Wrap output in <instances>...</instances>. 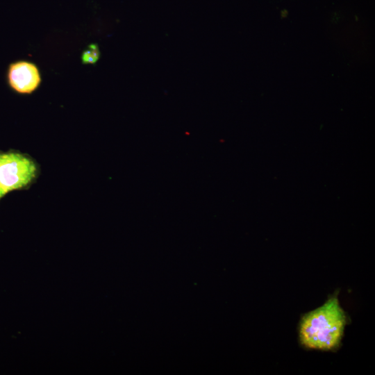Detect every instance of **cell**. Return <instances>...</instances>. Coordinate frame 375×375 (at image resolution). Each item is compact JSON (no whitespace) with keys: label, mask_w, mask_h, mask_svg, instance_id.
Instances as JSON below:
<instances>
[{"label":"cell","mask_w":375,"mask_h":375,"mask_svg":"<svg viewBox=\"0 0 375 375\" xmlns=\"http://www.w3.org/2000/svg\"><path fill=\"white\" fill-rule=\"evenodd\" d=\"M100 55L98 45L90 44L81 53V62L83 65H95L99 60Z\"/></svg>","instance_id":"277c9868"},{"label":"cell","mask_w":375,"mask_h":375,"mask_svg":"<svg viewBox=\"0 0 375 375\" xmlns=\"http://www.w3.org/2000/svg\"><path fill=\"white\" fill-rule=\"evenodd\" d=\"M8 87L19 94H30L41 84V74L38 66L28 60H18L8 64L6 72Z\"/></svg>","instance_id":"3957f363"},{"label":"cell","mask_w":375,"mask_h":375,"mask_svg":"<svg viewBox=\"0 0 375 375\" xmlns=\"http://www.w3.org/2000/svg\"><path fill=\"white\" fill-rule=\"evenodd\" d=\"M35 171L34 163L22 154H0V198L26 185L35 177Z\"/></svg>","instance_id":"7a4b0ae2"},{"label":"cell","mask_w":375,"mask_h":375,"mask_svg":"<svg viewBox=\"0 0 375 375\" xmlns=\"http://www.w3.org/2000/svg\"><path fill=\"white\" fill-rule=\"evenodd\" d=\"M347 324V316L337 295L303 315L299 325V340L307 349L334 351L339 348Z\"/></svg>","instance_id":"6da1fadb"}]
</instances>
